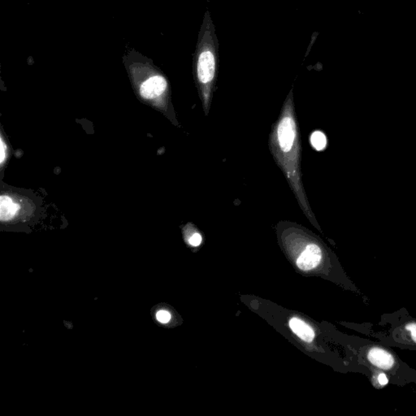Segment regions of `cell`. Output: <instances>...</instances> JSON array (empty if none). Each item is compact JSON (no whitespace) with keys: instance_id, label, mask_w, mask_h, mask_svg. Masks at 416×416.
<instances>
[{"instance_id":"obj_1","label":"cell","mask_w":416,"mask_h":416,"mask_svg":"<svg viewBox=\"0 0 416 416\" xmlns=\"http://www.w3.org/2000/svg\"><path fill=\"white\" fill-rule=\"evenodd\" d=\"M269 146L276 163L287 178L290 188L300 205L301 209L312 221L314 216L307 200L302 180V147L292 91L282 107L279 119L273 125Z\"/></svg>"},{"instance_id":"obj_2","label":"cell","mask_w":416,"mask_h":416,"mask_svg":"<svg viewBox=\"0 0 416 416\" xmlns=\"http://www.w3.org/2000/svg\"><path fill=\"white\" fill-rule=\"evenodd\" d=\"M219 68V42L209 11H206L194 54L193 73L206 115L209 111Z\"/></svg>"},{"instance_id":"obj_3","label":"cell","mask_w":416,"mask_h":416,"mask_svg":"<svg viewBox=\"0 0 416 416\" xmlns=\"http://www.w3.org/2000/svg\"><path fill=\"white\" fill-rule=\"evenodd\" d=\"M168 83L165 78L161 76H155L141 84L140 93L142 98L152 99L162 95L166 91Z\"/></svg>"},{"instance_id":"obj_4","label":"cell","mask_w":416,"mask_h":416,"mask_svg":"<svg viewBox=\"0 0 416 416\" xmlns=\"http://www.w3.org/2000/svg\"><path fill=\"white\" fill-rule=\"evenodd\" d=\"M321 258L322 251L321 248L316 244H309L297 260V265L302 270H311L317 267Z\"/></svg>"},{"instance_id":"obj_5","label":"cell","mask_w":416,"mask_h":416,"mask_svg":"<svg viewBox=\"0 0 416 416\" xmlns=\"http://www.w3.org/2000/svg\"><path fill=\"white\" fill-rule=\"evenodd\" d=\"M369 361L373 365L384 370L391 369L394 365V359L386 350L380 348H372L368 355Z\"/></svg>"},{"instance_id":"obj_6","label":"cell","mask_w":416,"mask_h":416,"mask_svg":"<svg viewBox=\"0 0 416 416\" xmlns=\"http://www.w3.org/2000/svg\"><path fill=\"white\" fill-rule=\"evenodd\" d=\"M289 327L298 337L303 341L310 342L315 337V332L312 327L298 318H293L289 321Z\"/></svg>"},{"instance_id":"obj_7","label":"cell","mask_w":416,"mask_h":416,"mask_svg":"<svg viewBox=\"0 0 416 416\" xmlns=\"http://www.w3.org/2000/svg\"><path fill=\"white\" fill-rule=\"evenodd\" d=\"M20 209V206L14 203L10 197L2 195L0 197V219L1 221H8L16 216Z\"/></svg>"},{"instance_id":"obj_8","label":"cell","mask_w":416,"mask_h":416,"mask_svg":"<svg viewBox=\"0 0 416 416\" xmlns=\"http://www.w3.org/2000/svg\"><path fill=\"white\" fill-rule=\"evenodd\" d=\"M311 143L316 150H323L327 146V139L323 132L316 131L311 136Z\"/></svg>"},{"instance_id":"obj_9","label":"cell","mask_w":416,"mask_h":416,"mask_svg":"<svg viewBox=\"0 0 416 416\" xmlns=\"http://www.w3.org/2000/svg\"><path fill=\"white\" fill-rule=\"evenodd\" d=\"M156 319L160 323L166 324L170 321L171 315L167 311H159L156 314Z\"/></svg>"},{"instance_id":"obj_10","label":"cell","mask_w":416,"mask_h":416,"mask_svg":"<svg viewBox=\"0 0 416 416\" xmlns=\"http://www.w3.org/2000/svg\"><path fill=\"white\" fill-rule=\"evenodd\" d=\"M6 150L7 146L2 139H0V164H3L6 159Z\"/></svg>"},{"instance_id":"obj_11","label":"cell","mask_w":416,"mask_h":416,"mask_svg":"<svg viewBox=\"0 0 416 416\" xmlns=\"http://www.w3.org/2000/svg\"><path fill=\"white\" fill-rule=\"evenodd\" d=\"M189 242L193 246H198L202 242V236L198 232L192 235L189 239Z\"/></svg>"},{"instance_id":"obj_12","label":"cell","mask_w":416,"mask_h":416,"mask_svg":"<svg viewBox=\"0 0 416 416\" xmlns=\"http://www.w3.org/2000/svg\"><path fill=\"white\" fill-rule=\"evenodd\" d=\"M406 328L409 331L412 339L414 340L416 343V324H407Z\"/></svg>"},{"instance_id":"obj_13","label":"cell","mask_w":416,"mask_h":416,"mask_svg":"<svg viewBox=\"0 0 416 416\" xmlns=\"http://www.w3.org/2000/svg\"><path fill=\"white\" fill-rule=\"evenodd\" d=\"M378 380H379V383H380L381 385H385V384H388V378L386 377V375H384V374H380L379 376H378Z\"/></svg>"}]
</instances>
